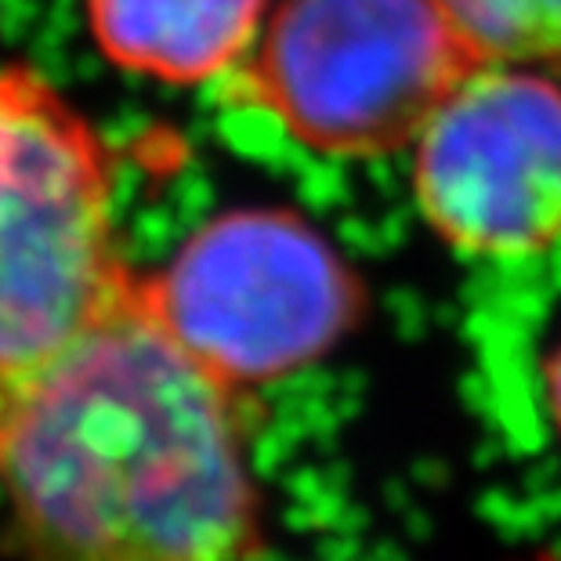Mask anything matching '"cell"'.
Masks as SVG:
<instances>
[{
  "label": "cell",
  "mask_w": 561,
  "mask_h": 561,
  "mask_svg": "<svg viewBox=\"0 0 561 561\" xmlns=\"http://www.w3.org/2000/svg\"><path fill=\"white\" fill-rule=\"evenodd\" d=\"M138 286L167 333L236 391L316 363L363 316L352 268L286 210H240L203 225Z\"/></svg>",
  "instance_id": "4"
},
{
  "label": "cell",
  "mask_w": 561,
  "mask_h": 561,
  "mask_svg": "<svg viewBox=\"0 0 561 561\" xmlns=\"http://www.w3.org/2000/svg\"><path fill=\"white\" fill-rule=\"evenodd\" d=\"M110 62L167 83L236 73L265 26V0H88Z\"/></svg>",
  "instance_id": "6"
},
{
  "label": "cell",
  "mask_w": 561,
  "mask_h": 561,
  "mask_svg": "<svg viewBox=\"0 0 561 561\" xmlns=\"http://www.w3.org/2000/svg\"><path fill=\"white\" fill-rule=\"evenodd\" d=\"M479 66L442 0H283L236 80L305 146L385 157Z\"/></svg>",
  "instance_id": "3"
},
{
  "label": "cell",
  "mask_w": 561,
  "mask_h": 561,
  "mask_svg": "<svg viewBox=\"0 0 561 561\" xmlns=\"http://www.w3.org/2000/svg\"><path fill=\"white\" fill-rule=\"evenodd\" d=\"M485 62H561V0H442Z\"/></svg>",
  "instance_id": "7"
},
{
  "label": "cell",
  "mask_w": 561,
  "mask_h": 561,
  "mask_svg": "<svg viewBox=\"0 0 561 561\" xmlns=\"http://www.w3.org/2000/svg\"><path fill=\"white\" fill-rule=\"evenodd\" d=\"M547 391H551V413H554V424L561 432V348L551 359V369H547Z\"/></svg>",
  "instance_id": "8"
},
{
  "label": "cell",
  "mask_w": 561,
  "mask_h": 561,
  "mask_svg": "<svg viewBox=\"0 0 561 561\" xmlns=\"http://www.w3.org/2000/svg\"><path fill=\"white\" fill-rule=\"evenodd\" d=\"M236 396L135 276L0 442L4 561H261L265 504Z\"/></svg>",
  "instance_id": "1"
},
{
  "label": "cell",
  "mask_w": 561,
  "mask_h": 561,
  "mask_svg": "<svg viewBox=\"0 0 561 561\" xmlns=\"http://www.w3.org/2000/svg\"><path fill=\"white\" fill-rule=\"evenodd\" d=\"M130 279L99 135L41 73L0 69V442Z\"/></svg>",
  "instance_id": "2"
},
{
  "label": "cell",
  "mask_w": 561,
  "mask_h": 561,
  "mask_svg": "<svg viewBox=\"0 0 561 561\" xmlns=\"http://www.w3.org/2000/svg\"><path fill=\"white\" fill-rule=\"evenodd\" d=\"M416 146L427 225L474 257H529L561 240V91L485 62L442 102Z\"/></svg>",
  "instance_id": "5"
}]
</instances>
